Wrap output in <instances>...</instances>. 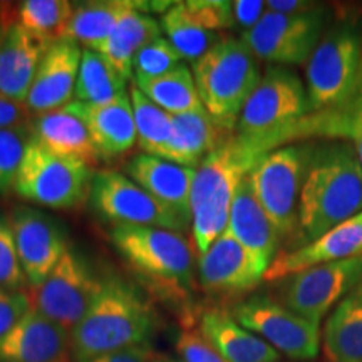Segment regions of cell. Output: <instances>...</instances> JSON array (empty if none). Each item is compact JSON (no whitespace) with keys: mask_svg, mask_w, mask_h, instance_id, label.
Instances as JSON below:
<instances>
[{"mask_svg":"<svg viewBox=\"0 0 362 362\" xmlns=\"http://www.w3.org/2000/svg\"><path fill=\"white\" fill-rule=\"evenodd\" d=\"M356 288H357V291H359V292L362 293V277H361V282H359V285H357Z\"/></svg>","mask_w":362,"mask_h":362,"instance_id":"c3c4849f","label":"cell"},{"mask_svg":"<svg viewBox=\"0 0 362 362\" xmlns=\"http://www.w3.org/2000/svg\"><path fill=\"white\" fill-rule=\"evenodd\" d=\"M0 287L11 292H25L29 287L7 215H0Z\"/></svg>","mask_w":362,"mask_h":362,"instance_id":"8d00e7d4","label":"cell"},{"mask_svg":"<svg viewBox=\"0 0 362 362\" xmlns=\"http://www.w3.org/2000/svg\"><path fill=\"white\" fill-rule=\"evenodd\" d=\"M133 7V2L124 0H99L76 6L69 22L67 39H72L88 51L101 54L117 22Z\"/></svg>","mask_w":362,"mask_h":362,"instance_id":"f1b7e54d","label":"cell"},{"mask_svg":"<svg viewBox=\"0 0 362 362\" xmlns=\"http://www.w3.org/2000/svg\"><path fill=\"white\" fill-rule=\"evenodd\" d=\"M307 99L314 115L337 112L354 98L362 78V27L342 21L327 29L307 62Z\"/></svg>","mask_w":362,"mask_h":362,"instance_id":"52a82bcc","label":"cell"},{"mask_svg":"<svg viewBox=\"0 0 362 362\" xmlns=\"http://www.w3.org/2000/svg\"><path fill=\"white\" fill-rule=\"evenodd\" d=\"M309 112L300 78L287 67L270 66L240 115L237 136L267 155L291 141L292 129Z\"/></svg>","mask_w":362,"mask_h":362,"instance_id":"8992f818","label":"cell"},{"mask_svg":"<svg viewBox=\"0 0 362 362\" xmlns=\"http://www.w3.org/2000/svg\"><path fill=\"white\" fill-rule=\"evenodd\" d=\"M128 94L126 79L101 54L84 49L81 57L76 99L79 103L101 106Z\"/></svg>","mask_w":362,"mask_h":362,"instance_id":"1f68e13d","label":"cell"},{"mask_svg":"<svg viewBox=\"0 0 362 362\" xmlns=\"http://www.w3.org/2000/svg\"><path fill=\"white\" fill-rule=\"evenodd\" d=\"M89 198L98 214L116 225L155 226L181 232L192 223L189 216L156 200L128 176L112 170L94 173Z\"/></svg>","mask_w":362,"mask_h":362,"instance_id":"8fae6325","label":"cell"},{"mask_svg":"<svg viewBox=\"0 0 362 362\" xmlns=\"http://www.w3.org/2000/svg\"><path fill=\"white\" fill-rule=\"evenodd\" d=\"M265 12L267 4L264 0H237V2H233L235 24L243 27L245 29L243 33L259 24Z\"/></svg>","mask_w":362,"mask_h":362,"instance_id":"b9f144b4","label":"cell"},{"mask_svg":"<svg viewBox=\"0 0 362 362\" xmlns=\"http://www.w3.org/2000/svg\"><path fill=\"white\" fill-rule=\"evenodd\" d=\"M74 4L67 0H24L12 8L13 24L29 30L49 44L67 39Z\"/></svg>","mask_w":362,"mask_h":362,"instance_id":"d6a6232c","label":"cell"},{"mask_svg":"<svg viewBox=\"0 0 362 362\" xmlns=\"http://www.w3.org/2000/svg\"><path fill=\"white\" fill-rule=\"evenodd\" d=\"M361 211L362 163L352 143L329 139L314 148L298 200L300 238L314 242Z\"/></svg>","mask_w":362,"mask_h":362,"instance_id":"6da1fadb","label":"cell"},{"mask_svg":"<svg viewBox=\"0 0 362 362\" xmlns=\"http://www.w3.org/2000/svg\"><path fill=\"white\" fill-rule=\"evenodd\" d=\"M0 362H74L71 330L30 307L0 339Z\"/></svg>","mask_w":362,"mask_h":362,"instance_id":"e0dca14e","label":"cell"},{"mask_svg":"<svg viewBox=\"0 0 362 362\" xmlns=\"http://www.w3.org/2000/svg\"><path fill=\"white\" fill-rule=\"evenodd\" d=\"M240 325L274 347L280 356L293 361H312L320 351V325L288 310L277 298L250 296L237 302L230 310Z\"/></svg>","mask_w":362,"mask_h":362,"instance_id":"30bf717a","label":"cell"},{"mask_svg":"<svg viewBox=\"0 0 362 362\" xmlns=\"http://www.w3.org/2000/svg\"><path fill=\"white\" fill-rule=\"evenodd\" d=\"M327 25V13L317 11L285 16L267 11L259 24L242 34L253 56L275 66H302L309 62Z\"/></svg>","mask_w":362,"mask_h":362,"instance_id":"7c38bea8","label":"cell"},{"mask_svg":"<svg viewBox=\"0 0 362 362\" xmlns=\"http://www.w3.org/2000/svg\"><path fill=\"white\" fill-rule=\"evenodd\" d=\"M264 156L259 148L233 134L194 170L189 208L193 247L200 255L226 232L237 188Z\"/></svg>","mask_w":362,"mask_h":362,"instance_id":"3957f363","label":"cell"},{"mask_svg":"<svg viewBox=\"0 0 362 362\" xmlns=\"http://www.w3.org/2000/svg\"><path fill=\"white\" fill-rule=\"evenodd\" d=\"M129 98L133 104L138 146L143 149L144 155L165 158L173 136L171 115L149 101L136 86L129 89Z\"/></svg>","mask_w":362,"mask_h":362,"instance_id":"e575fe53","label":"cell"},{"mask_svg":"<svg viewBox=\"0 0 362 362\" xmlns=\"http://www.w3.org/2000/svg\"><path fill=\"white\" fill-rule=\"evenodd\" d=\"M66 110L86 124L101 158L123 155L138 143L129 94L101 106L72 101Z\"/></svg>","mask_w":362,"mask_h":362,"instance_id":"ffe728a7","label":"cell"},{"mask_svg":"<svg viewBox=\"0 0 362 362\" xmlns=\"http://www.w3.org/2000/svg\"><path fill=\"white\" fill-rule=\"evenodd\" d=\"M29 141V124L0 129V193L2 194L13 189Z\"/></svg>","mask_w":362,"mask_h":362,"instance_id":"d590c367","label":"cell"},{"mask_svg":"<svg viewBox=\"0 0 362 362\" xmlns=\"http://www.w3.org/2000/svg\"><path fill=\"white\" fill-rule=\"evenodd\" d=\"M362 257L312 267L280 280L279 302L309 322L320 325L330 309L359 285Z\"/></svg>","mask_w":362,"mask_h":362,"instance_id":"5bb4252c","label":"cell"},{"mask_svg":"<svg viewBox=\"0 0 362 362\" xmlns=\"http://www.w3.org/2000/svg\"><path fill=\"white\" fill-rule=\"evenodd\" d=\"M8 220L29 287H37L69 248L64 235L56 221L34 208L17 206Z\"/></svg>","mask_w":362,"mask_h":362,"instance_id":"2e32d148","label":"cell"},{"mask_svg":"<svg viewBox=\"0 0 362 362\" xmlns=\"http://www.w3.org/2000/svg\"><path fill=\"white\" fill-rule=\"evenodd\" d=\"M320 344L325 362H362V293L357 288L327 317Z\"/></svg>","mask_w":362,"mask_h":362,"instance_id":"4316f807","label":"cell"},{"mask_svg":"<svg viewBox=\"0 0 362 362\" xmlns=\"http://www.w3.org/2000/svg\"><path fill=\"white\" fill-rule=\"evenodd\" d=\"M198 330L228 362H279L280 354L264 339L240 325L230 310L208 307L198 315Z\"/></svg>","mask_w":362,"mask_h":362,"instance_id":"7402d4cb","label":"cell"},{"mask_svg":"<svg viewBox=\"0 0 362 362\" xmlns=\"http://www.w3.org/2000/svg\"><path fill=\"white\" fill-rule=\"evenodd\" d=\"M0 11H2V4H0Z\"/></svg>","mask_w":362,"mask_h":362,"instance_id":"681fc988","label":"cell"},{"mask_svg":"<svg viewBox=\"0 0 362 362\" xmlns=\"http://www.w3.org/2000/svg\"><path fill=\"white\" fill-rule=\"evenodd\" d=\"M267 11L285 13V16H297V13H305L320 8L319 4L305 2V0H269Z\"/></svg>","mask_w":362,"mask_h":362,"instance_id":"f6af8a7d","label":"cell"},{"mask_svg":"<svg viewBox=\"0 0 362 362\" xmlns=\"http://www.w3.org/2000/svg\"><path fill=\"white\" fill-rule=\"evenodd\" d=\"M103 282L72 248H67L49 277L37 287L27 288L34 310L72 330L89 310Z\"/></svg>","mask_w":362,"mask_h":362,"instance_id":"4fadbf2b","label":"cell"},{"mask_svg":"<svg viewBox=\"0 0 362 362\" xmlns=\"http://www.w3.org/2000/svg\"><path fill=\"white\" fill-rule=\"evenodd\" d=\"M320 136L325 139H346L356 148L362 163V78L354 98L344 110L325 115H309L292 129L291 139Z\"/></svg>","mask_w":362,"mask_h":362,"instance_id":"f546056e","label":"cell"},{"mask_svg":"<svg viewBox=\"0 0 362 362\" xmlns=\"http://www.w3.org/2000/svg\"><path fill=\"white\" fill-rule=\"evenodd\" d=\"M12 24H13V22L11 19V16L6 17L4 11H0V49H2L4 40H6L7 33H8V29H11Z\"/></svg>","mask_w":362,"mask_h":362,"instance_id":"bcb514c9","label":"cell"},{"mask_svg":"<svg viewBox=\"0 0 362 362\" xmlns=\"http://www.w3.org/2000/svg\"><path fill=\"white\" fill-rule=\"evenodd\" d=\"M52 44L12 24L0 49V96L25 104L45 52Z\"/></svg>","mask_w":362,"mask_h":362,"instance_id":"44dd1931","label":"cell"},{"mask_svg":"<svg viewBox=\"0 0 362 362\" xmlns=\"http://www.w3.org/2000/svg\"><path fill=\"white\" fill-rule=\"evenodd\" d=\"M356 257H362V211L354 218L329 230L314 242L305 243L296 250L279 253L267 269L264 280L280 282L312 267Z\"/></svg>","mask_w":362,"mask_h":362,"instance_id":"ac0fdd59","label":"cell"},{"mask_svg":"<svg viewBox=\"0 0 362 362\" xmlns=\"http://www.w3.org/2000/svg\"><path fill=\"white\" fill-rule=\"evenodd\" d=\"M136 88L168 115L202 110L203 104L198 94L193 72L185 64L158 76V78H134Z\"/></svg>","mask_w":362,"mask_h":362,"instance_id":"4dcf8cb0","label":"cell"},{"mask_svg":"<svg viewBox=\"0 0 362 362\" xmlns=\"http://www.w3.org/2000/svg\"><path fill=\"white\" fill-rule=\"evenodd\" d=\"M312 151L314 148L307 144L272 149L248 173L257 202L275 225L280 237L291 233L297 225L298 200L309 171Z\"/></svg>","mask_w":362,"mask_h":362,"instance_id":"9c48e42d","label":"cell"},{"mask_svg":"<svg viewBox=\"0 0 362 362\" xmlns=\"http://www.w3.org/2000/svg\"><path fill=\"white\" fill-rule=\"evenodd\" d=\"M180 362H228L216 352L193 324H183L175 342Z\"/></svg>","mask_w":362,"mask_h":362,"instance_id":"f35d334b","label":"cell"},{"mask_svg":"<svg viewBox=\"0 0 362 362\" xmlns=\"http://www.w3.org/2000/svg\"><path fill=\"white\" fill-rule=\"evenodd\" d=\"M83 51L72 39L54 42L40 62L25 106L33 115H44L69 106L76 98Z\"/></svg>","mask_w":362,"mask_h":362,"instance_id":"d6986e66","label":"cell"},{"mask_svg":"<svg viewBox=\"0 0 362 362\" xmlns=\"http://www.w3.org/2000/svg\"><path fill=\"white\" fill-rule=\"evenodd\" d=\"M30 309L27 292H11L0 287V339L6 337L13 325Z\"/></svg>","mask_w":362,"mask_h":362,"instance_id":"60d3db41","label":"cell"},{"mask_svg":"<svg viewBox=\"0 0 362 362\" xmlns=\"http://www.w3.org/2000/svg\"><path fill=\"white\" fill-rule=\"evenodd\" d=\"M161 30L166 39L173 44L180 56L187 61H198L210 51L216 42H220L223 34L210 33L189 13L185 2L168 7L161 17Z\"/></svg>","mask_w":362,"mask_h":362,"instance_id":"836d02e7","label":"cell"},{"mask_svg":"<svg viewBox=\"0 0 362 362\" xmlns=\"http://www.w3.org/2000/svg\"><path fill=\"white\" fill-rule=\"evenodd\" d=\"M93 176L88 163L56 155L30 138L13 192L35 205L71 210L90 197Z\"/></svg>","mask_w":362,"mask_h":362,"instance_id":"ba28073f","label":"cell"},{"mask_svg":"<svg viewBox=\"0 0 362 362\" xmlns=\"http://www.w3.org/2000/svg\"><path fill=\"white\" fill-rule=\"evenodd\" d=\"M192 72L203 107L220 128L232 134L262 79L259 59L242 39L223 35L205 56L193 62Z\"/></svg>","mask_w":362,"mask_h":362,"instance_id":"277c9868","label":"cell"},{"mask_svg":"<svg viewBox=\"0 0 362 362\" xmlns=\"http://www.w3.org/2000/svg\"><path fill=\"white\" fill-rule=\"evenodd\" d=\"M160 362H180V361H175V359H168V357L161 356V359H160Z\"/></svg>","mask_w":362,"mask_h":362,"instance_id":"7dc6e473","label":"cell"},{"mask_svg":"<svg viewBox=\"0 0 362 362\" xmlns=\"http://www.w3.org/2000/svg\"><path fill=\"white\" fill-rule=\"evenodd\" d=\"M160 359L161 356L155 352L151 346H138L93 357V359L84 362H160Z\"/></svg>","mask_w":362,"mask_h":362,"instance_id":"7bdbcfd3","label":"cell"},{"mask_svg":"<svg viewBox=\"0 0 362 362\" xmlns=\"http://www.w3.org/2000/svg\"><path fill=\"white\" fill-rule=\"evenodd\" d=\"M29 131L30 138L56 155L76 158L89 166L101 158L86 124L66 107L35 115Z\"/></svg>","mask_w":362,"mask_h":362,"instance_id":"484cf974","label":"cell"},{"mask_svg":"<svg viewBox=\"0 0 362 362\" xmlns=\"http://www.w3.org/2000/svg\"><path fill=\"white\" fill-rule=\"evenodd\" d=\"M171 124L173 136L163 160L192 170H197L210 153L232 136L215 123L205 107L171 115Z\"/></svg>","mask_w":362,"mask_h":362,"instance_id":"d4e9b609","label":"cell"},{"mask_svg":"<svg viewBox=\"0 0 362 362\" xmlns=\"http://www.w3.org/2000/svg\"><path fill=\"white\" fill-rule=\"evenodd\" d=\"M156 314L133 285L107 279L81 322L71 330L74 362H84L129 347L149 346Z\"/></svg>","mask_w":362,"mask_h":362,"instance_id":"7a4b0ae2","label":"cell"},{"mask_svg":"<svg viewBox=\"0 0 362 362\" xmlns=\"http://www.w3.org/2000/svg\"><path fill=\"white\" fill-rule=\"evenodd\" d=\"M265 269L233 235L226 232L200 255L198 284L220 298H238L252 292L265 277Z\"/></svg>","mask_w":362,"mask_h":362,"instance_id":"9a60e30c","label":"cell"},{"mask_svg":"<svg viewBox=\"0 0 362 362\" xmlns=\"http://www.w3.org/2000/svg\"><path fill=\"white\" fill-rule=\"evenodd\" d=\"M29 119V110L25 104L13 103L0 96V129L25 126Z\"/></svg>","mask_w":362,"mask_h":362,"instance_id":"ee69618b","label":"cell"},{"mask_svg":"<svg viewBox=\"0 0 362 362\" xmlns=\"http://www.w3.org/2000/svg\"><path fill=\"white\" fill-rule=\"evenodd\" d=\"M226 230L260 262L265 270L277 257L280 233L257 202L248 176L243 178L235 193Z\"/></svg>","mask_w":362,"mask_h":362,"instance_id":"603a6c76","label":"cell"},{"mask_svg":"<svg viewBox=\"0 0 362 362\" xmlns=\"http://www.w3.org/2000/svg\"><path fill=\"white\" fill-rule=\"evenodd\" d=\"M183 61L180 52L166 37H158L136 54L133 62L134 78H158L176 69Z\"/></svg>","mask_w":362,"mask_h":362,"instance_id":"74e56055","label":"cell"},{"mask_svg":"<svg viewBox=\"0 0 362 362\" xmlns=\"http://www.w3.org/2000/svg\"><path fill=\"white\" fill-rule=\"evenodd\" d=\"M126 173L149 194L180 214L192 218V187L194 170L163 158L138 155L128 163Z\"/></svg>","mask_w":362,"mask_h":362,"instance_id":"cb8c5ba5","label":"cell"},{"mask_svg":"<svg viewBox=\"0 0 362 362\" xmlns=\"http://www.w3.org/2000/svg\"><path fill=\"white\" fill-rule=\"evenodd\" d=\"M158 37H161V24L139 12L134 4L117 22L101 56L128 81L133 76L136 54Z\"/></svg>","mask_w":362,"mask_h":362,"instance_id":"83f0119b","label":"cell"},{"mask_svg":"<svg viewBox=\"0 0 362 362\" xmlns=\"http://www.w3.org/2000/svg\"><path fill=\"white\" fill-rule=\"evenodd\" d=\"M111 242L128 265L163 297L185 300L193 285V245L180 232L116 225Z\"/></svg>","mask_w":362,"mask_h":362,"instance_id":"5b68a950","label":"cell"},{"mask_svg":"<svg viewBox=\"0 0 362 362\" xmlns=\"http://www.w3.org/2000/svg\"><path fill=\"white\" fill-rule=\"evenodd\" d=\"M189 13L210 33L221 34L233 27V2L221 0H189L185 2Z\"/></svg>","mask_w":362,"mask_h":362,"instance_id":"ab89813d","label":"cell"}]
</instances>
